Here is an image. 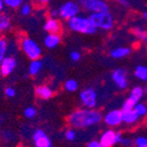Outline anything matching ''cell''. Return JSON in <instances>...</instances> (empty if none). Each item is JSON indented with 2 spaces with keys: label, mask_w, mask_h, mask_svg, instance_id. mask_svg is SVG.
Segmentation results:
<instances>
[{
  "label": "cell",
  "mask_w": 147,
  "mask_h": 147,
  "mask_svg": "<svg viewBox=\"0 0 147 147\" xmlns=\"http://www.w3.org/2000/svg\"><path fill=\"white\" fill-rule=\"evenodd\" d=\"M142 18L143 19H144L145 21H147V11H144L142 13Z\"/></svg>",
  "instance_id": "40"
},
{
  "label": "cell",
  "mask_w": 147,
  "mask_h": 147,
  "mask_svg": "<svg viewBox=\"0 0 147 147\" xmlns=\"http://www.w3.org/2000/svg\"><path fill=\"white\" fill-rule=\"evenodd\" d=\"M134 75L139 80L147 81V66H144V65L137 66L135 69V72H134Z\"/></svg>",
  "instance_id": "19"
},
{
  "label": "cell",
  "mask_w": 147,
  "mask_h": 147,
  "mask_svg": "<svg viewBox=\"0 0 147 147\" xmlns=\"http://www.w3.org/2000/svg\"><path fill=\"white\" fill-rule=\"evenodd\" d=\"M49 1H51V0H39V2L41 3H47Z\"/></svg>",
  "instance_id": "41"
},
{
  "label": "cell",
  "mask_w": 147,
  "mask_h": 147,
  "mask_svg": "<svg viewBox=\"0 0 147 147\" xmlns=\"http://www.w3.org/2000/svg\"><path fill=\"white\" fill-rule=\"evenodd\" d=\"M90 20L97 29L101 30H110L114 25L113 17L109 11L92 12Z\"/></svg>",
  "instance_id": "3"
},
{
  "label": "cell",
  "mask_w": 147,
  "mask_h": 147,
  "mask_svg": "<svg viewBox=\"0 0 147 147\" xmlns=\"http://www.w3.org/2000/svg\"><path fill=\"white\" fill-rule=\"evenodd\" d=\"M135 145L137 147H147V137L143 136L137 137L135 140Z\"/></svg>",
  "instance_id": "29"
},
{
  "label": "cell",
  "mask_w": 147,
  "mask_h": 147,
  "mask_svg": "<svg viewBox=\"0 0 147 147\" xmlns=\"http://www.w3.org/2000/svg\"><path fill=\"white\" fill-rule=\"evenodd\" d=\"M135 111L137 112V114L139 115V117H143V116L147 115V105L141 102L136 103L135 107H134Z\"/></svg>",
  "instance_id": "23"
},
{
  "label": "cell",
  "mask_w": 147,
  "mask_h": 147,
  "mask_svg": "<svg viewBox=\"0 0 147 147\" xmlns=\"http://www.w3.org/2000/svg\"><path fill=\"white\" fill-rule=\"evenodd\" d=\"M41 68H42V62L39 61V59L32 60L29 65V74L32 76L36 75V74L39 73Z\"/></svg>",
  "instance_id": "20"
},
{
  "label": "cell",
  "mask_w": 147,
  "mask_h": 147,
  "mask_svg": "<svg viewBox=\"0 0 147 147\" xmlns=\"http://www.w3.org/2000/svg\"><path fill=\"white\" fill-rule=\"evenodd\" d=\"M44 30L49 33H58L61 31V25H60L59 21L56 20L55 18L49 19L44 24Z\"/></svg>",
  "instance_id": "15"
},
{
  "label": "cell",
  "mask_w": 147,
  "mask_h": 147,
  "mask_svg": "<svg viewBox=\"0 0 147 147\" xmlns=\"http://www.w3.org/2000/svg\"><path fill=\"white\" fill-rule=\"evenodd\" d=\"M22 15L24 16H28L30 15V12H31V6L29 4H24L22 5Z\"/></svg>",
  "instance_id": "31"
},
{
  "label": "cell",
  "mask_w": 147,
  "mask_h": 147,
  "mask_svg": "<svg viewBox=\"0 0 147 147\" xmlns=\"http://www.w3.org/2000/svg\"><path fill=\"white\" fill-rule=\"evenodd\" d=\"M103 119L100 111L93 108L78 109L75 110L68 116V123L75 129H84L99 123Z\"/></svg>",
  "instance_id": "1"
},
{
  "label": "cell",
  "mask_w": 147,
  "mask_h": 147,
  "mask_svg": "<svg viewBox=\"0 0 147 147\" xmlns=\"http://www.w3.org/2000/svg\"><path fill=\"white\" fill-rule=\"evenodd\" d=\"M143 96H144V88L142 86H134V88L131 90V93L130 96H129V98L132 99L133 101H135L136 103L140 102V101L142 100Z\"/></svg>",
  "instance_id": "18"
},
{
  "label": "cell",
  "mask_w": 147,
  "mask_h": 147,
  "mask_svg": "<svg viewBox=\"0 0 147 147\" xmlns=\"http://www.w3.org/2000/svg\"><path fill=\"white\" fill-rule=\"evenodd\" d=\"M6 52H7V41L0 37V63L6 57Z\"/></svg>",
  "instance_id": "24"
},
{
  "label": "cell",
  "mask_w": 147,
  "mask_h": 147,
  "mask_svg": "<svg viewBox=\"0 0 147 147\" xmlns=\"http://www.w3.org/2000/svg\"><path fill=\"white\" fill-rule=\"evenodd\" d=\"M135 105H136V102H135V101H133L132 99L127 98V100H125V102H123L121 110H129V109H133V108L135 107Z\"/></svg>",
  "instance_id": "28"
},
{
  "label": "cell",
  "mask_w": 147,
  "mask_h": 147,
  "mask_svg": "<svg viewBox=\"0 0 147 147\" xmlns=\"http://www.w3.org/2000/svg\"><path fill=\"white\" fill-rule=\"evenodd\" d=\"M112 80L114 81L115 86L120 90H125L129 86L127 80V74L123 68H117L112 72Z\"/></svg>",
  "instance_id": "9"
},
{
  "label": "cell",
  "mask_w": 147,
  "mask_h": 147,
  "mask_svg": "<svg viewBox=\"0 0 147 147\" xmlns=\"http://www.w3.org/2000/svg\"><path fill=\"white\" fill-rule=\"evenodd\" d=\"M65 137L68 141H74L76 139V133L74 130H68L65 134Z\"/></svg>",
  "instance_id": "30"
},
{
  "label": "cell",
  "mask_w": 147,
  "mask_h": 147,
  "mask_svg": "<svg viewBox=\"0 0 147 147\" xmlns=\"http://www.w3.org/2000/svg\"><path fill=\"white\" fill-rule=\"evenodd\" d=\"M120 144L125 145V146H131V145H133V140L130 139V138H123V140H121V143Z\"/></svg>",
  "instance_id": "34"
},
{
  "label": "cell",
  "mask_w": 147,
  "mask_h": 147,
  "mask_svg": "<svg viewBox=\"0 0 147 147\" xmlns=\"http://www.w3.org/2000/svg\"><path fill=\"white\" fill-rule=\"evenodd\" d=\"M35 93H36L37 97H39L43 100H49L54 95L53 90L47 86H38L35 90Z\"/></svg>",
  "instance_id": "16"
},
{
  "label": "cell",
  "mask_w": 147,
  "mask_h": 147,
  "mask_svg": "<svg viewBox=\"0 0 147 147\" xmlns=\"http://www.w3.org/2000/svg\"><path fill=\"white\" fill-rule=\"evenodd\" d=\"M119 4L123 5V6H129L130 5V2H129V0H116Z\"/></svg>",
  "instance_id": "37"
},
{
  "label": "cell",
  "mask_w": 147,
  "mask_h": 147,
  "mask_svg": "<svg viewBox=\"0 0 147 147\" xmlns=\"http://www.w3.org/2000/svg\"><path fill=\"white\" fill-rule=\"evenodd\" d=\"M64 86H65V90H66V91L75 92V91H77V88H78V84H77V81L74 80V79H68V80L65 82Z\"/></svg>",
  "instance_id": "25"
},
{
  "label": "cell",
  "mask_w": 147,
  "mask_h": 147,
  "mask_svg": "<svg viewBox=\"0 0 147 147\" xmlns=\"http://www.w3.org/2000/svg\"><path fill=\"white\" fill-rule=\"evenodd\" d=\"M17 66V60L13 57H5L0 63V73L3 76H8L15 70Z\"/></svg>",
  "instance_id": "11"
},
{
  "label": "cell",
  "mask_w": 147,
  "mask_h": 147,
  "mask_svg": "<svg viewBox=\"0 0 147 147\" xmlns=\"http://www.w3.org/2000/svg\"><path fill=\"white\" fill-rule=\"evenodd\" d=\"M68 26L71 30L82 34L91 35L97 31V28L94 26L90 18L81 17V16H75L68 20Z\"/></svg>",
  "instance_id": "2"
},
{
  "label": "cell",
  "mask_w": 147,
  "mask_h": 147,
  "mask_svg": "<svg viewBox=\"0 0 147 147\" xmlns=\"http://www.w3.org/2000/svg\"><path fill=\"white\" fill-rule=\"evenodd\" d=\"M144 88V94L145 95H147V84L145 86V88Z\"/></svg>",
  "instance_id": "42"
},
{
  "label": "cell",
  "mask_w": 147,
  "mask_h": 147,
  "mask_svg": "<svg viewBox=\"0 0 147 147\" xmlns=\"http://www.w3.org/2000/svg\"><path fill=\"white\" fill-rule=\"evenodd\" d=\"M133 34L137 37L138 39L143 42H147V31L140 27L133 28Z\"/></svg>",
  "instance_id": "22"
},
{
  "label": "cell",
  "mask_w": 147,
  "mask_h": 147,
  "mask_svg": "<svg viewBox=\"0 0 147 147\" xmlns=\"http://www.w3.org/2000/svg\"><path fill=\"white\" fill-rule=\"evenodd\" d=\"M88 147H101L100 141H97V140H93L90 143H88Z\"/></svg>",
  "instance_id": "35"
},
{
  "label": "cell",
  "mask_w": 147,
  "mask_h": 147,
  "mask_svg": "<svg viewBox=\"0 0 147 147\" xmlns=\"http://www.w3.org/2000/svg\"><path fill=\"white\" fill-rule=\"evenodd\" d=\"M79 10H80V8H79L78 4L69 1V2H66L61 6V8L59 9V16L62 19L69 20V19L78 15Z\"/></svg>",
  "instance_id": "7"
},
{
  "label": "cell",
  "mask_w": 147,
  "mask_h": 147,
  "mask_svg": "<svg viewBox=\"0 0 147 147\" xmlns=\"http://www.w3.org/2000/svg\"><path fill=\"white\" fill-rule=\"evenodd\" d=\"M10 28V20L7 16L0 12V33L7 31Z\"/></svg>",
  "instance_id": "21"
},
{
  "label": "cell",
  "mask_w": 147,
  "mask_h": 147,
  "mask_svg": "<svg viewBox=\"0 0 147 147\" xmlns=\"http://www.w3.org/2000/svg\"><path fill=\"white\" fill-rule=\"evenodd\" d=\"M123 136L120 132H116V136H115V140H116V144H120L121 143V140H123Z\"/></svg>",
  "instance_id": "36"
},
{
  "label": "cell",
  "mask_w": 147,
  "mask_h": 147,
  "mask_svg": "<svg viewBox=\"0 0 147 147\" xmlns=\"http://www.w3.org/2000/svg\"><path fill=\"white\" fill-rule=\"evenodd\" d=\"M80 54H79L78 52H76V51H74V52H71V54H70V58H71L72 61L74 62H77L79 61V59H80Z\"/></svg>",
  "instance_id": "32"
},
{
  "label": "cell",
  "mask_w": 147,
  "mask_h": 147,
  "mask_svg": "<svg viewBox=\"0 0 147 147\" xmlns=\"http://www.w3.org/2000/svg\"><path fill=\"white\" fill-rule=\"evenodd\" d=\"M3 7H4V2H3V0H0V12L2 11Z\"/></svg>",
  "instance_id": "39"
},
{
  "label": "cell",
  "mask_w": 147,
  "mask_h": 147,
  "mask_svg": "<svg viewBox=\"0 0 147 147\" xmlns=\"http://www.w3.org/2000/svg\"><path fill=\"white\" fill-rule=\"evenodd\" d=\"M123 123L127 125H134L139 119V115L135 111V109H129V110H123Z\"/></svg>",
  "instance_id": "14"
},
{
  "label": "cell",
  "mask_w": 147,
  "mask_h": 147,
  "mask_svg": "<svg viewBox=\"0 0 147 147\" xmlns=\"http://www.w3.org/2000/svg\"><path fill=\"white\" fill-rule=\"evenodd\" d=\"M131 54V49L129 47H117V49H114L111 51L110 56L113 59H123V58H125L129 55Z\"/></svg>",
  "instance_id": "17"
},
{
  "label": "cell",
  "mask_w": 147,
  "mask_h": 147,
  "mask_svg": "<svg viewBox=\"0 0 147 147\" xmlns=\"http://www.w3.org/2000/svg\"><path fill=\"white\" fill-rule=\"evenodd\" d=\"M5 95L9 97V98H12L16 96V91L12 88H5Z\"/></svg>",
  "instance_id": "33"
},
{
  "label": "cell",
  "mask_w": 147,
  "mask_h": 147,
  "mask_svg": "<svg viewBox=\"0 0 147 147\" xmlns=\"http://www.w3.org/2000/svg\"><path fill=\"white\" fill-rule=\"evenodd\" d=\"M80 5L86 11L101 12L109 11V6L103 0H80Z\"/></svg>",
  "instance_id": "5"
},
{
  "label": "cell",
  "mask_w": 147,
  "mask_h": 147,
  "mask_svg": "<svg viewBox=\"0 0 147 147\" xmlns=\"http://www.w3.org/2000/svg\"><path fill=\"white\" fill-rule=\"evenodd\" d=\"M97 92L92 88H86L79 95V99L82 105L86 108H95L97 105Z\"/></svg>",
  "instance_id": "6"
},
{
  "label": "cell",
  "mask_w": 147,
  "mask_h": 147,
  "mask_svg": "<svg viewBox=\"0 0 147 147\" xmlns=\"http://www.w3.org/2000/svg\"><path fill=\"white\" fill-rule=\"evenodd\" d=\"M24 115H25V117L28 118V119H31V118L35 117V115H36V109H35L34 107L26 108L24 111Z\"/></svg>",
  "instance_id": "27"
},
{
  "label": "cell",
  "mask_w": 147,
  "mask_h": 147,
  "mask_svg": "<svg viewBox=\"0 0 147 147\" xmlns=\"http://www.w3.org/2000/svg\"><path fill=\"white\" fill-rule=\"evenodd\" d=\"M5 5H7L11 8H17L21 6L23 3V0H3Z\"/></svg>",
  "instance_id": "26"
},
{
  "label": "cell",
  "mask_w": 147,
  "mask_h": 147,
  "mask_svg": "<svg viewBox=\"0 0 147 147\" xmlns=\"http://www.w3.org/2000/svg\"><path fill=\"white\" fill-rule=\"evenodd\" d=\"M104 123L110 127H115L120 125L123 123V110L114 109L106 113V115L103 117Z\"/></svg>",
  "instance_id": "8"
},
{
  "label": "cell",
  "mask_w": 147,
  "mask_h": 147,
  "mask_svg": "<svg viewBox=\"0 0 147 147\" xmlns=\"http://www.w3.org/2000/svg\"><path fill=\"white\" fill-rule=\"evenodd\" d=\"M116 132L113 130H107L101 135L100 137V144L101 147H111L116 144L115 140Z\"/></svg>",
  "instance_id": "12"
},
{
  "label": "cell",
  "mask_w": 147,
  "mask_h": 147,
  "mask_svg": "<svg viewBox=\"0 0 147 147\" xmlns=\"http://www.w3.org/2000/svg\"><path fill=\"white\" fill-rule=\"evenodd\" d=\"M33 144L36 147H51L52 140L47 135V133L42 130H36L33 134Z\"/></svg>",
  "instance_id": "10"
},
{
  "label": "cell",
  "mask_w": 147,
  "mask_h": 147,
  "mask_svg": "<svg viewBox=\"0 0 147 147\" xmlns=\"http://www.w3.org/2000/svg\"><path fill=\"white\" fill-rule=\"evenodd\" d=\"M61 42V37L58 33H49L47 37L44 38V45L47 49H55Z\"/></svg>",
  "instance_id": "13"
},
{
  "label": "cell",
  "mask_w": 147,
  "mask_h": 147,
  "mask_svg": "<svg viewBox=\"0 0 147 147\" xmlns=\"http://www.w3.org/2000/svg\"><path fill=\"white\" fill-rule=\"evenodd\" d=\"M51 15H52L53 18H56L59 16V10H56V9H53L52 11H51Z\"/></svg>",
  "instance_id": "38"
},
{
  "label": "cell",
  "mask_w": 147,
  "mask_h": 147,
  "mask_svg": "<svg viewBox=\"0 0 147 147\" xmlns=\"http://www.w3.org/2000/svg\"><path fill=\"white\" fill-rule=\"evenodd\" d=\"M21 47L25 55L29 58L30 60H37L41 56V49L34 40L31 38H24L21 42Z\"/></svg>",
  "instance_id": "4"
}]
</instances>
